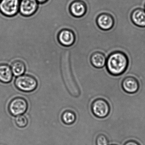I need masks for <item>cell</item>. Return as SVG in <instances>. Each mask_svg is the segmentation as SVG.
Masks as SVG:
<instances>
[{
    "mask_svg": "<svg viewBox=\"0 0 145 145\" xmlns=\"http://www.w3.org/2000/svg\"><path fill=\"white\" fill-rule=\"evenodd\" d=\"M129 60L127 55L121 51L112 52L107 58L106 67L110 74L120 76L127 70Z\"/></svg>",
    "mask_w": 145,
    "mask_h": 145,
    "instance_id": "obj_1",
    "label": "cell"
},
{
    "mask_svg": "<svg viewBox=\"0 0 145 145\" xmlns=\"http://www.w3.org/2000/svg\"><path fill=\"white\" fill-rule=\"evenodd\" d=\"M61 71L64 83L70 94L74 97L80 95L79 88L72 74L69 61V52H65L61 58Z\"/></svg>",
    "mask_w": 145,
    "mask_h": 145,
    "instance_id": "obj_2",
    "label": "cell"
},
{
    "mask_svg": "<svg viewBox=\"0 0 145 145\" xmlns=\"http://www.w3.org/2000/svg\"><path fill=\"white\" fill-rule=\"evenodd\" d=\"M91 108L93 115L99 118H105L110 113L109 103L103 98H97L94 100L91 103Z\"/></svg>",
    "mask_w": 145,
    "mask_h": 145,
    "instance_id": "obj_3",
    "label": "cell"
},
{
    "mask_svg": "<svg viewBox=\"0 0 145 145\" xmlns=\"http://www.w3.org/2000/svg\"><path fill=\"white\" fill-rule=\"evenodd\" d=\"M15 84L18 89L26 92L33 91L38 86L36 79L29 75L18 76L15 80Z\"/></svg>",
    "mask_w": 145,
    "mask_h": 145,
    "instance_id": "obj_4",
    "label": "cell"
},
{
    "mask_svg": "<svg viewBox=\"0 0 145 145\" xmlns=\"http://www.w3.org/2000/svg\"><path fill=\"white\" fill-rule=\"evenodd\" d=\"M20 2V0H1L0 12L6 16H14L19 12Z\"/></svg>",
    "mask_w": 145,
    "mask_h": 145,
    "instance_id": "obj_5",
    "label": "cell"
},
{
    "mask_svg": "<svg viewBox=\"0 0 145 145\" xmlns=\"http://www.w3.org/2000/svg\"><path fill=\"white\" fill-rule=\"evenodd\" d=\"M8 108L12 115L19 116L23 114L27 111L28 103L27 101L22 97H16L10 102Z\"/></svg>",
    "mask_w": 145,
    "mask_h": 145,
    "instance_id": "obj_6",
    "label": "cell"
},
{
    "mask_svg": "<svg viewBox=\"0 0 145 145\" xmlns=\"http://www.w3.org/2000/svg\"><path fill=\"white\" fill-rule=\"evenodd\" d=\"M39 3L36 0H21L19 12L24 16L29 17L37 12Z\"/></svg>",
    "mask_w": 145,
    "mask_h": 145,
    "instance_id": "obj_7",
    "label": "cell"
},
{
    "mask_svg": "<svg viewBox=\"0 0 145 145\" xmlns=\"http://www.w3.org/2000/svg\"><path fill=\"white\" fill-rule=\"evenodd\" d=\"M96 23L100 29L103 31H108L113 27L115 21L111 14L102 13L98 15L97 18Z\"/></svg>",
    "mask_w": 145,
    "mask_h": 145,
    "instance_id": "obj_8",
    "label": "cell"
},
{
    "mask_svg": "<svg viewBox=\"0 0 145 145\" xmlns=\"http://www.w3.org/2000/svg\"><path fill=\"white\" fill-rule=\"evenodd\" d=\"M122 89L126 93L133 94L138 92L140 88L139 81L135 77L128 76L122 80Z\"/></svg>",
    "mask_w": 145,
    "mask_h": 145,
    "instance_id": "obj_9",
    "label": "cell"
},
{
    "mask_svg": "<svg viewBox=\"0 0 145 145\" xmlns=\"http://www.w3.org/2000/svg\"><path fill=\"white\" fill-rule=\"evenodd\" d=\"M57 39L61 45L69 47L73 45L75 42V34L70 29H63L60 31L58 33Z\"/></svg>",
    "mask_w": 145,
    "mask_h": 145,
    "instance_id": "obj_10",
    "label": "cell"
},
{
    "mask_svg": "<svg viewBox=\"0 0 145 145\" xmlns=\"http://www.w3.org/2000/svg\"><path fill=\"white\" fill-rule=\"evenodd\" d=\"M69 10L73 16L81 18L86 14L87 8L84 1L81 0H75L70 4Z\"/></svg>",
    "mask_w": 145,
    "mask_h": 145,
    "instance_id": "obj_11",
    "label": "cell"
},
{
    "mask_svg": "<svg viewBox=\"0 0 145 145\" xmlns=\"http://www.w3.org/2000/svg\"><path fill=\"white\" fill-rule=\"evenodd\" d=\"M131 22L139 27H145V10L141 8L134 10L131 14Z\"/></svg>",
    "mask_w": 145,
    "mask_h": 145,
    "instance_id": "obj_12",
    "label": "cell"
},
{
    "mask_svg": "<svg viewBox=\"0 0 145 145\" xmlns=\"http://www.w3.org/2000/svg\"><path fill=\"white\" fill-rule=\"evenodd\" d=\"M107 58L103 53L100 52H94L90 57V62L94 67L102 69L106 66Z\"/></svg>",
    "mask_w": 145,
    "mask_h": 145,
    "instance_id": "obj_13",
    "label": "cell"
},
{
    "mask_svg": "<svg viewBox=\"0 0 145 145\" xmlns=\"http://www.w3.org/2000/svg\"><path fill=\"white\" fill-rule=\"evenodd\" d=\"M12 78V72L10 66L7 64L0 65V81L8 83Z\"/></svg>",
    "mask_w": 145,
    "mask_h": 145,
    "instance_id": "obj_14",
    "label": "cell"
},
{
    "mask_svg": "<svg viewBox=\"0 0 145 145\" xmlns=\"http://www.w3.org/2000/svg\"><path fill=\"white\" fill-rule=\"evenodd\" d=\"M11 69L12 73L15 76H20L25 72L26 66L23 62L19 60H17L12 63Z\"/></svg>",
    "mask_w": 145,
    "mask_h": 145,
    "instance_id": "obj_15",
    "label": "cell"
},
{
    "mask_svg": "<svg viewBox=\"0 0 145 145\" xmlns=\"http://www.w3.org/2000/svg\"><path fill=\"white\" fill-rule=\"evenodd\" d=\"M76 118L75 114L69 110L64 112L62 115V120L63 123L66 124H72L75 121Z\"/></svg>",
    "mask_w": 145,
    "mask_h": 145,
    "instance_id": "obj_16",
    "label": "cell"
},
{
    "mask_svg": "<svg viewBox=\"0 0 145 145\" xmlns=\"http://www.w3.org/2000/svg\"><path fill=\"white\" fill-rule=\"evenodd\" d=\"M15 122L16 124L20 128L26 127L28 123L27 118L23 115L17 116L15 119Z\"/></svg>",
    "mask_w": 145,
    "mask_h": 145,
    "instance_id": "obj_17",
    "label": "cell"
},
{
    "mask_svg": "<svg viewBox=\"0 0 145 145\" xmlns=\"http://www.w3.org/2000/svg\"><path fill=\"white\" fill-rule=\"evenodd\" d=\"M96 144V145H109L108 138L104 134H100L97 137Z\"/></svg>",
    "mask_w": 145,
    "mask_h": 145,
    "instance_id": "obj_18",
    "label": "cell"
},
{
    "mask_svg": "<svg viewBox=\"0 0 145 145\" xmlns=\"http://www.w3.org/2000/svg\"><path fill=\"white\" fill-rule=\"evenodd\" d=\"M124 145H140V144L134 140H129L126 142Z\"/></svg>",
    "mask_w": 145,
    "mask_h": 145,
    "instance_id": "obj_19",
    "label": "cell"
},
{
    "mask_svg": "<svg viewBox=\"0 0 145 145\" xmlns=\"http://www.w3.org/2000/svg\"><path fill=\"white\" fill-rule=\"evenodd\" d=\"M36 1L39 4H44V3H46L48 0H36Z\"/></svg>",
    "mask_w": 145,
    "mask_h": 145,
    "instance_id": "obj_20",
    "label": "cell"
},
{
    "mask_svg": "<svg viewBox=\"0 0 145 145\" xmlns=\"http://www.w3.org/2000/svg\"></svg>",
    "mask_w": 145,
    "mask_h": 145,
    "instance_id": "obj_21",
    "label": "cell"
},
{
    "mask_svg": "<svg viewBox=\"0 0 145 145\" xmlns=\"http://www.w3.org/2000/svg\"></svg>",
    "mask_w": 145,
    "mask_h": 145,
    "instance_id": "obj_22",
    "label": "cell"
}]
</instances>
